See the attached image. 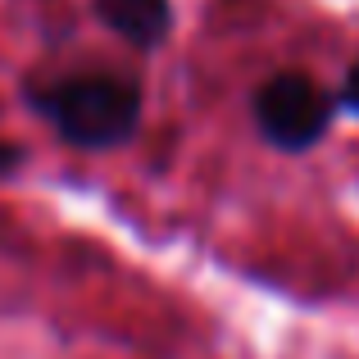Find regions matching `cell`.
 I'll return each instance as SVG.
<instances>
[{"mask_svg":"<svg viewBox=\"0 0 359 359\" xmlns=\"http://www.w3.org/2000/svg\"><path fill=\"white\" fill-rule=\"evenodd\" d=\"M32 109L78 150H114L141 123V82L128 73H69L27 91Z\"/></svg>","mask_w":359,"mask_h":359,"instance_id":"cell-1","label":"cell"},{"mask_svg":"<svg viewBox=\"0 0 359 359\" xmlns=\"http://www.w3.org/2000/svg\"><path fill=\"white\" fill-rule=\"evenodd\" d=\"M337 100L318 87L309 73H273L255 91V123L278 150H309L327 137Z\"/></svg>","mask_w":359,"mask_h":359,"instance_id":"cell-2","label":"cell"},{"mask_svg":"<svg viewBox=\"0 0 359 359\" xmlns=\"http://www.w3.org/2000/svg\"><path fill=\"white\" fill-rule=\"evenodd\" d=\"M96 14L105 18V27H114L123 41L155 50L173 27V9L168 0H96Z\"/></svg>","mask_w":359,"mask_h":359,"instance_id":"cell-3","label":"cell"},{"mask_svg":"<svg viewBox=\"0 0 359 359\" xmlns=\"http://www.w3.org/2000/svg\"><path fill=\"white\" fill-rule=\"evenodd\" d=\"M341 105H346V109H355V114H359V60L351 64V73H346V87H341Z\"/></svg>","mask_w":359,"mask_h":359,"instance_id":"cell-4","label":"cell"},{"mask_svg":"<svg viewBox=\"0 0 359 359\" xmlns=\"http://www.w3.org/2000/svg\"><path fill=\"white\" fill-rule=\"evenodd\" d=\"M18 164H23V150H18L14 141H0V177H9Z\"/></svg>","mask_w":359,"mask_h":359,"instance_id":"cell-5","label":"cell"}]
</instances>
